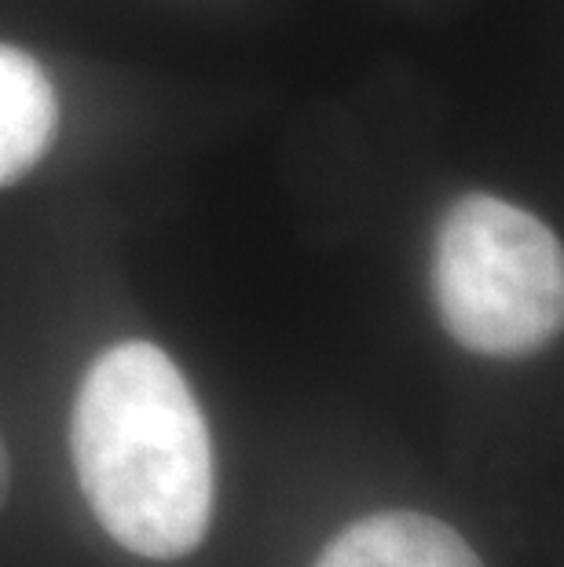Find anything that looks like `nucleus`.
<instances>
[{"label":"nucleus","instance_id":"obj_1","mask_svg":"<svg viewBox=\"0 0 564 567\" xmlns=\"http://www.w3.org/2000/svg\"><path fill=\"white\" fill-rule=\"evenodd\" d=\"M78 484L100 527L143 560H180L213 516V443L158 344L122 341L85 370L70 417Z\"/></svg>","mask_w":564,"mask_h":567},{"label":"nucleus","instance_id":"obj_2","mask_svg":"<svg viewBox=\"0 0 564 567\" xmlns=\"http://www.w3.org/2000/svg\"><path fill=\"white\" fill-rule=\"evenodd\" d=\"M433 300L443 330L470 352L535 355L564 322L561 238L506 198L465 195L440 220Z\"/></svg>","mask_w":564,"mask_h":567},{"label":"nucleus","instance_id":"obj_3","mask_svg":"<svg viewBox=\"0 0 564 567\" xmlns=\"http://www.w3.org/2000/svg\"><path fill=\"white\" fill-rule=\"evenodd\" d=\"M316 567H484L459 530L425 513H375L327 542Z\"/></svg>","mask_w":564,"mask_h":567},{"label":"nucleus","instance_id":"obj_4","mask_svg":"<svg viewBox=\"0 0 564 567\" xmlns=\"http://www.w3.org/2000/svg\"><path fill=\"white\" fill-rule=\"evenodd\" d=\"M59 100L44 66L22 48L0 44V187L38 165L55 140Z\"/></svg>","mask_w":564,"mask_h":567},{"label":"nucleus","instance_id":"obj_5","mask_svg":"<svg viewBox=\"0 0 564 567\" xmlns=\"http://www.w3.org/2000/svg\"><path fill=\"white\" fill-rule=\"evenodd\" d=\"M8 487H11V457H8V446L0 440V509L8 502Z\"/></svg>","mask_w":564,"mask_h":567}]
</instances>
